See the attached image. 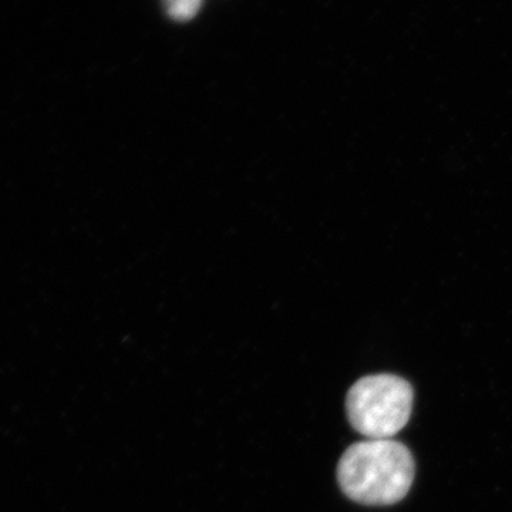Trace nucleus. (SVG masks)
<instances>
[{"mask_svg":"<svg viewBox=\"0 0 512 512\" xmlns=\"http://www.w3.org/2000/svg\"><path fill=\"white\" fill-rule=\"evenodd\" d=\"M202 0H164L168 15L178 22H187L200 12Z\"/></svg>","mask_w":512,"mask_h":512,"instance_id":"3","label":"nucleus"},{"mask_svg":"<svg viewBox=\"0 0 512 512\" xmlns=\"http://www.w3.org/2000/svg\"><path fill=\"white\" fill-rule=\"evenodd\" d=\"M414 460L409 448L392 439L365 440L343 453L338 481L350 500L365 505L399 503L412 488Z\"/></svg>","mask_w":512,"mask_h":512,"instance_id":"1","label":"nucleus"},{"mask_svg":"<svg viewBox=\"0 0 512 512\" xmlns=\"http://www.w3.org/2000/svg\"><path fill=\"white\" fill-rule=\"evenodd\" d=\"M413 387L394 375L357 380L346 397V413L353 429L369 440L392 439L412 416Z\"/></svg>","mask_w":512,"mask_h":512,"instance_id":"2","label":"nucleus"}]
</instances>
